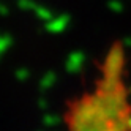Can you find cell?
<instances>
[{
	"label": "cell",
	"mask_w": 131,
	"mask_h": 131,
	"mask_svg": "<svg viewBox=\"0 0 131 131\" xmlns=\"http://www.w3.org/2000/svg\"><path fill=\"white\" fill-rule=\"evenodd\" d=\"M17 6L22 8V10H29V8H35L33 3L30 0H17Z\"/></svg>",
	"instance_id": "3"
},
{
	"label": "cell",
	"mask_w": 131,
	"mask_h": 131,
	"mask_svg": "<svg viewBox=\"0 0 131 131\" xmlns=\"http://www.w3.org/2000/svg\"><path fill=\"white\" fill-rule=\"evenodd\" d=\"M10 44H11V38H10V36H0V52L5 51Z\"/></svg>",
	"instance_id": "2"
},
{
	"label": "cell",
	"mask_w": 131,
	"mask_h": 131,
	"mask_svg": "<svg viewBox=\"0 0 131 131\" xmlns=\"http://www.w3.org/2000/svg\"><path fill=\"white\" fill-rule=\"evenodd\" d=\"M0 13H8V10H6V8H5V5H2V3H0Z\"/></svg>",
	"instance_id": "5"
},
{
	"label": "cell",
	"mask_w": 131,
	"mask_h": 131,
	"mask_svg": "<svg viewBox=\"0 0 131 131\" xmlns=\"http://www.w3.org/2000/svg\"><path fill=\"white\" fill-rule=\"evenodd\" d=\"M71 131H131V98L125 82V52L112 46L96 90L71 111Z\"/></svg>",
	"instance_id": "1"
},
{
	"label": "cell",
	"mask_w": 131,
	"mask_h": 131,
	"mask_svg": "<svg viewBox=\"0 0 131 131\" xmlns=\"http://www.w3.org/2000/svg\"><path fill=\"white\" fill-rule=\"evenodd\" d=\"M16 78H17V79H21V81H24L25 78H29V70H25V68L19 70V71L16 73Z\"/></svg>",
	"instance_id": "4"
}]
</instances>
